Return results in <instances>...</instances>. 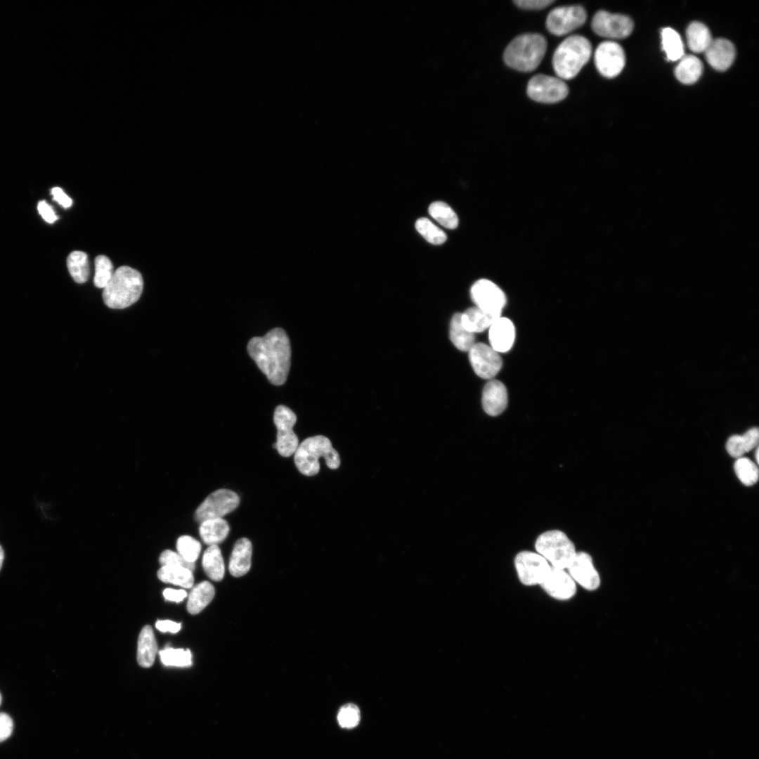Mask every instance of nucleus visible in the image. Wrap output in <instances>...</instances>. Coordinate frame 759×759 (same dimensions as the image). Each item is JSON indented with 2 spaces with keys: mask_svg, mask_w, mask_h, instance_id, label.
Returning <instances> with one entry per match:
<instances>
[{
  "mask_svg": "<svg viewBox=\"0 0 759 759\" xmlns=\"http://www.w3.org/2000/svg\"><path fill=\"white\" fill-rule=\"evenodd\" d=\"M247 351L271 384L279 386L285 382L290 368L291 347L283 329L276 327L263 337L252 338Z\"/></svg>",
  "mask_w": 759,
  "mask_h": 759,
  "instance_id": "nucleus-1",
  "label": "nucleus"
},
{
  "mask_svg": "<svg viewBox=\"0 0 759 759\" xmlns=\"http://www.w3.org/2000/svg\"><path fill=\"white\" fill-rule=\"evenodd\" d=\"M547 50L546 39L538 33H526L515 37L503 53L505 63L519 72L536 70Z\"/></svg>",
  "mask_w": 759,
  "mask_h": 759,
  "instance_id": "nucleus-2",
  "label": "nucleus"
},
{
  "mask_svg": "<svg viewBox=\"0 0 759 759\" xmlns=\"http://www.w3.org/2000/svg\"><path fill=\"white\" fill-rule=\"evenodd\" d=\"M143 288L141 274L129 266H121L115 271L112 278L103 288V301L109 308L114 309L129 307L139 299Z\"/></svg>",
  "mask_w": 759,
  "mask_h": 759,
  "instance_id": "nucleus-3",
  "label": "nucleus"
},
{
  "mask_svg": "<svg viewBox=\"0 0 759 759\" xmlns=\"http://www.w3.org/2000/svg\"><path fill=\"white\" fill-rule=\"evenodd\" d=\"M592 54V45L581 35H571L557 46L552 56V67L561 79L575 77L588 62Z\"/></svg>",
  "mask_w": 759,
  "mask_h": 759,
  "instance_id": "nucleus-4",
  "label": "nucleus"
},
{
  "mask_svg": "<svg viewBox=\"0 0 759 759\" xmlns=\"http://www.w3.org/2000/svg\"><path fill=\"white\" fill-rule=\"evenodd\" d=\"M294 460L297 469L304 475L311 476L320 470L318 460L323 457L327 466L335 469L340 465V458L330 439L322 435L306 438L299 444Z\"/></svg>",
  "mask_w": 759,
  "mask_h": 759,
  "instance_id": "nucleus-5",
  "label": "nucleus"
},
{
  "mask_svg": "<svg viewBox=\"0 0 759 759\" xmlns=\"http://www.w3.org/2000/svg\"><path fill=\"white\" fill-rule=\"evenodd\" d=\"M535 548L552 567L562 569H566L577 552L574 544L560 530L541 533L536 540Z\"/></svg>",
  "mask_w": 759,
  "mask_h": 759,
  "instance_id": "nucleus-6",
  "label": "nucleus"
},
{
  "mask_svg": "<svg viewBox=\"0 0 759 759\" xmlns=\"http://www.w3.org/2000/svg\"><path fill=\"white\" fill-rule=\"evenodd\" d=\"M240 503L236 493L229 489L221 488L210 493L195 510L194 518L197 522L222 518L233 511Z\"/></svg>",
  "mask_w": 759,
  "mask_h": 759,
  "instance_id": "nucleus-7",
  "label": "nucleus"
},
{
  "mask_svg": "<svg viewBox=\"0 0 759 759\" xmlns=\"http://www.w3.org/2000/svg\"><path fill=\"white\" fill-rule=\"evenodd\" d=\"M526 91L528 97L536 102L555 103L567 96L569 87L559 77L539 74L531 78Z\"/></svg>",
  "mask_w": 759,
  "mask_h": 759,
  "instance_id": "nucleus-8",
  "label": "nucleus"
},
{
  "mask_svg": "<svg viewBox=\"0 0 759 759\" xmlns=\"http://www.w3.org/2000/svg\"><path fill=\"white\" fill-rule=\"evenodd\" d=\"M273 421L277 428L276 450L281 456L290 457L299 446L298 437L293 431L297 416L288 407L279 405L274 411Z\"/></svg>",
  "mask_w": 759,
  "mask_h": 759,
  "instance_id": "nucleus-9",
  "label": "nucleus"
},
{
  "mask_svg": "<svg viewBox=\"0 0 759 759\" xmlns=\"http://www.w3.org/2000/svg\"><path fill=\"white\" fill-rule=\"evenodd\" d=\"M514 562L520 582L527 586L540 585L551 569L547 561L536 552L521 551Z\"/></svg>",
  "mask_w": 759,
  "mask_h": 759,
  "instance_id": "nucleus-10",
  "label": "nucleus"
},
{
  "mask_svg": "<svg viewBox=\"0 0 759 759\" xmlns=\"http://www.w3.org/2000/svg\"><path fill=\"white\" fill-rule=\"evenodd\" d=\"M587 13L581 6L557 7L547 15L546 27L557 36H563L579 28L586 21Z\"/></svg>",
  "mask_w": 759,
  "mask_h": 759,
  "instance_id": "nucleus-11",
  "label": "nucleus"
},
{
  "mask_svg": "<svg viewBox=\"0 0 759 759\" xmlns=\"http://www.w3.org/2000/svg\"><path fill=\"white\" fill-rule=\"evenodd\" d=\"M470 294L476 307L486 313L501 316L506 304V296L494 283L487 279L479 280L472 286Z\"/></svg>",
  "mask_w": 759,
  "mask_h": 759,
  "instance_id": "nucleus-12",
  "label": "nucleus"
},
{
  "mask_svg": "<svg viewBox=\"0 0 759 759\" xmlns=\"http://www.w3.org/2000/svg\"><path fill=\"white\" fill-rule=\"evenodd\" d=\"M591 27L594 32L599 36L609 39H622L630 34L633 29V22L624 15L599 11L592 18Z\"/></svg>",
  "mask_w": 759,
  "mask_h": 759,
  "instance_id": "nucleus-13",
  "label": "nucleus"
},
{
  "mask_svg": "<svg viewBox=\"0 0 759 759\" xmlns=\"http://www.w3.org/2000/svg\"><path fill=\"white\" fill-rule=\"evenodd\" d=\"M598 72L604 77L613 78L623 70L625 56L623 48L616 42L606 41L597 46L594 56Z\"/></svg>",
  "mask_w": 759,
  "mask_h": 759,
  "instance_id": "nucleus-14",
  "label": "nucleus"
},
{
  "mask_svg": "<svg viewBox=\"0 0 759 759\" xmlns=\"http://www.w3.org/2000/svg\"><path fill=\"white\" fill-rule=\"evenodd\" d=\"M468 353L474 372L483 379H492L501 369L502 358L490 345L475 343Z\"/></svg>",
  "mask_w": 759,
  "mask_h": 759,
  "instance_id": "nucleus-15",
  "label": "nucleus"
},
{
  "mask_svg": "<svg viewBox=\"0 0 759 759\" xmlns=\"http://www.w3.org/2000/svg\"><path fill=\"white\" fill-rule=\"evenodd\" d=\"M566 569L576 583L583 588L592 591L599 588L600 577L588 553L577 552Z\"/></svg>",
  "mask_w": 759,
  "mask_h": 759,
  "instance_id": "nucleus-16",
  "label": "nucleus"
},
{
  "mask_svg": "<svg viewBox=\"0 0 759 759\" xmlns=\"http://www.w3.org/2000/svg\"><path fill=\"white\" fill-rule=\"evenodd\" d=\"M544 591L557 600H569L576 593V583L565 569H551L540 584Z\"/></svg>",
  "mask_w": 759,
  "mask_h": 759,
  "instance_id": "nucleus-17",
  "label": "nucleus"
},
{
  "mask_svg": "<svg viewBox=\"0 0 759 759\" xmlns=\"http://www.w3.org/2000/svg\"><path fill=\"white\" fill-rule=\"evenodd\" d=\"M507 392L505 386L499 380L491 379L484 387L481 398L482 408L491 416L501 414L507 406Z\"/></svg>",
  "mask_w": 759,
  "mask_h": 759,
  "instance_id": "nucleus-18",
  "label": "nucleus"
},
{
  "mask_svg": "<svg viewBox=\"0 0 759 759\" xmlns=\"http://www.w3.org/2000/svg\"><path fill=\"white\" fill-rule=\"evenodd\" d=\"M514 339L515 327L507 318L500 316L488 328L490 346L499 353L510 351Z\"/></svg>",
  "mask_w": 759,
  "mask_h": 759,
  "instance_id": "nucleus-19",
  "label": "nucleus"
},
{
  "mask_svg": "<svg viewBox=\"0 0 759 759\" xmlns=\"http://www.w3.org/2000/svg\"><path fill=\"white\" fill-rule=\"evenodd\" d=\"M704 53L707 62L719 71L728 69L732 64L736 54L733 44L722 38L713 39Z\"/></svg>",
  "mask_w": 759,
  "mask_h": 759,
  "instance_id": "nucleus-20",
  "label": "nucleus"
},
{
  "mask_svg": "<svg viewBox=\"0 0 759 759\" xmlns=\"http://www.w3.org/2000/svg\"><path fill=\"white\" fill-rule=\"evenodd\" d=\"M252 554V543L248 538H242L235 542L228 563L229 572L233 576L240 577L249 571Z\"/></svg>",
  "mask_w": 759,
  "mask_h": 759,
  "instance_id": "nucleus-21",
  "label": "nucleus"
},
{
  "mask_svg": "<svg viewBox=\"0 0 759 759\" xmlns=\"http://www.w3.org/2000/svg\"><path fill=\"white\" fill-rule=\"evenodd\" d=\"M157 644L151 626H144L138 636L137 648V661L143 668H150L153 666L156 654Z\"/></svg>",
  "mask_w": 759,
  "mask_h": 759,
  "instance_id": "nucleus-22",
  "label": "nucleus"
},
{
  "mask_svg": "<svg viewBox=\"0 0 759 759\" xmlns=\"http://www.w3.org/2000/svg\"><path fill=\"white\" fill-rule=\"evenodd\" d=\"M500 316L484 311L476 306L467 309L460 315L462 325L472 333L482 332L488 329Z\"/></svg>",
  "mask_w": 759,
  "mask_h": 759,
  "instance_id": "nucleus-23",
  "label": "nucleus"
},
{
  "mask_svg": "<svg viewBox=\"0 0 759 759\" xmlns=\"http://www.w3.org/2000/svg\"><path fill=\"white\" fill-rule=\"evenodd\" d=\"M230 527L222 518L211 519L200 523L199 533L203 542L210 546L222 543L228 536Z\"/></svg>",
  "mask_w": 759,
  "mask_h": 759,
  "instance_id": "nucleus-24",
  "label": "nucleus"
},
{
  "mask_svg": "<svg viewBox=\"0 0 759 759\" xmlns=\"http://www.w3.org/2000/svg\"><path fill=\"white\" fill-rule=\"evenodd\" d=\"M758 429L753 427L743 435L729 437L726 443L727 451L733 458H741L758 446Z\"/></svg>",
  "mask_w": 759,
  "mask_h": 759,
  "instance_id": "nucleus-25",
  "label": "nucleus"
},
{
  "mask_svg": "<svg viewBox=\"0 0 759 759\" xmlns=\"http://www.w3.org/2000/svg\"><path fill=\"white\" fill-rule=\"evenodd\" d=\"M214 594V588L209 582L202 581L197 584L189 594L188 611L193 615L200 613L210 603Z\"/></svg>",
  "mask_w": 759,
  "mask_h": 759,
  "instance_id": "nucleus-26",
  "label": "nucleus"
},
{
  "mask_svg": "<svg viewBox=\"0 0 759 759\" xmlns=\"http://www.w3.org/2000/svg\"><path fill=\"white\" fill-rule=\"evenodd\" d=\"M202 565L207 576L214 581H220L225 573V565L220 548L216 545L209 546L204 552Z\"/></svg>",
  "mask_w": 759,
  "mask_h": 759,
  "instance_id": "nucleus-27",
  "label": "nucleus"
},
{
  "mask_svg": "<svg viewBox=\"0 0 759 759\" xmlns=\"http://www.w3.org/2000/svg\"><path fill=\"white\" fill-rule=\"evenodd\" d=\"M686 36L689 49L695 53L705 52L713 41L709 29L700 22L689 24Z\"/></svg>",
  "mask_w": 759,
  "mask_h": 759,
  "instance_id": "nucleus-28",
  "label": "nucleus"
},
{
  "mask_svg": "<svg viewBox=\"0 0 759 759\" xmlns=\"http://www.w3.org/2000/svg\"><path fill=\"white\" fill-rule=\"evenodd\" d=\"M702 71L701 61L693 55H687L680 59L675 70V74L680 82L692 84L699 79Z\"/></svg>",
  "mask_w": 759,
  "mask_h": 759,
  "instance_id": "nucleus-29",
  "label": "nucleus"
},
{
  "mask_svg": "<svg viewBox=\"0 0 759 759\" xmlns=\"http://www.w3.org/2000/svg\"><path fill=\"white\" fill-rule=\"evenodd\" d=\"M159 579L185 588H190L194 583L193 572L182 566H162L157 571Z\"/></svg>",
  "mask_w": 759,
  "mask_h": 759,
  "instance_id": "nucleus-30",
  "label": "nucleus"
},
{
  "mask_svg": "<svg viewBox=\"0 0 759 759\" xmlns=\"http://www.w3.org/2000/svg\"><path fill=\"white\" fill-rule=\"evenodd\" d=\"M461 313H455L450 324V339L454 346L462 351H469L475 342L474 333L467 331L461 324Z\"/></svg>",
  "mask_w": 759,
  "mask_h": 759,
  "instance_id": "nucleus-31",
  "label": "nucleus"
},
{
  "mask_svg": "<svg viewBox=\"0 0 759 759\" xmlns=\"http://www.w3.org/2000/svg\"><path fill=\"white\" fill-rule=\"evenodd\" d=\"M663 50L669 60L675 61L681 59L684 55V46L679 34L671 27H665L661 31Z\"/></svg>",
  "mask_w": 759,
  "mask_h": 759,
  "instance_id": "nucleus-32",
  "label": "nucleus"
},
{
  "mask_svg": "<svg viewBox=\"0 0 759 759\" xmlns=\"http://www.w3.org/2000/svg\"><path fill=\"white\" fill-rule=\"evenodd\" d=\"M69 272L77 283H85L89 276V265L87 254L81 251H74L67 259Z\"/></svg>",
  "mask_w": 759,
  "mask_h": 759,
  "instance_id": "nucleus-33",
  "label": "nucleus"
},
{
  "mask_svg": "<svg viewBox=\"0 0 759 759\" xmlns=\"http://www.w3.org/2000/svg\"><path fill=\"white\" fill-rule=\"evenodd\" d=\"M430 216L443 226L454 229L458 225V218L455 212L445 202L436 201L429 207Z\"/></svg>",
  "mask_w": 759,
  "mask_h": 759,
  "instance_id": "nucleus-34",
  "label": "nucleus"
},
{
  "mask_svg": "<svg viewBox=\"0 0 759 759\" xmlns=\"http://www.w3.org/2000/svg\"><path fill=\"white\" fill-rule=\"evenodd\" d=\"M162 663L167 666L188 667L192 665V654L190 651L183 649H174L167 647L160 651Z\"/></svg>",
  "mask_w": 759,
  "mask_h": 759,
  "instance_id": "nucleus-35",
  "label": "nucleus"
},
{
  "mask_svg": "<svg viewBox=\"0 0 759 759\" xmlns=\"http://www.w3.org/2000/svg\"><path fill=\"white\" fill-rule=\"evenodd\" d=\"M417 232L429 242L441 245L446 240V234L427 218H420L415 222Z\"/></svg>",
  "mask_w": 759,
  "mask_h": 759,
  "instance_id": "nucleus-36",
  "label": "nucleus"
},
{
  "mask_svg": "<svg viewBox=\"0 0 759 759\" xmlns=\"http://www.w3.org/2000/svg\"><path fill=\"white\" fill-rule=\"evenodd\" d=\"M734 471L740 481L748 486L755 484L758 479L757 465L747 458H737L734 463Z\"/></svg>",
  "mask_w": 759,
  "mask_h": 759,
  "instance_id": "nucleus-37",
  "label": "nucleus"
},
{
  "mask_svg": "<svg viewBox=\"0 0 759 759\" xmlns=\"http://www.w3.org/2000/svg\"><path fill=\"white\" fill-rule=\"evenodd\" d=\"M113 266L108 257L99 255L95 259V275L93 283L96 287L104 288L114 274Z\"/></svg>",
  "mask_w": 759,
  "mask_h": 759,
  "instance_id": "nucleus-38",
  "label": "nucleus"
},
{
  "mask_svg": "<svg viewBox=\"0 0 759 759\" xmlns=\"http://www.w3.org/2000/svg\"><path fill=\"white\" fill-rule=\"evenodd\" d=\"M176 550L186 561L195 563L200 555L201 544L190 536H181L176 541Z\"/></svg>",
  "mask_w": 759,
  "mask_h": 759,
  "instance_id": "nucleus-39",
  "label": "nucleus"
},
{
  "mask_svg": "<svg viewBox=\"0 0 759 759\" xmlns=\"http://www.w3.org/2000/svg\"><path fill=\"white\" fill-rule=\"evenodd\" d=\"M337 720L339 725L344 728L351 729L356 727L360 721L358 708L353 703L343 706L338 712Z\"/></svg>",
  "mask_w": 759,
  "mask_h": 759,
  "instance_id": "nucleus-40",
  "label": "nucleus"
},
{
  "mask_svg": "<svg viewBox=\"0 0 759 759\" xmlns=\"http://www.w3.org/2000/svg\"><path fill=\"white\" fill-rule=\"evenodd\" d=\"M160 564L162 566H175L185 567L192 572L195 570V564L183 559L179 553L170 550L163 551L159 557Z\"/></svg>",
  "mask_w": 759,
  "mask_h": 759,
  "instance_id": "nucleus-41",
  "label": "nucleus"
},
{
  "mask_svg": "<svg viewBox=\"0 0 759 759\" xmlns=\"http://www.w3.org/2000/svg\"><path fill=\"white\" fill-rule=\"evenodd\" d=\"M554 1V0H515L514 3L523 9L539 10L549 6Z\"/></svg>",
  "mask_w": 759,
  "mask_h": 759,
  "instance_id": "nucleus-42",
  "label": "nucleus"
},
{
  "mask_svg": "<svg viewBox=\"0 0 759 759\" xmlns=\"http://www.w3.org/2000/svg\"><path fill=\"white\" fill-rule=\"evenodd\" d=\"M13 722L6 713H0V742L7 739L12 734Z\"/></svg>",
  "mask_w": 759,
  "mask_h": 759,
  "instance_id": "nucleus-43",
  "label": "nucleus"
},
{
  "mask_svg": "<svg viewBox=\"0 0 759 759\" xmlns=\"http://www.w3.org/2000/svg\"><path fill=\"white\" fill-rule=\"evenodd\" d=\"M38 211L42 218L48 223H52L58 219L52 207L46 202L40 201L38 203Z\"/></svg>",
  "mask_w": 759,
  "mask_h": 759,
  "instance_id": "nucleus-44",
  "label": "nucleus"
},
{
  "mask_svg": "<svg viewBox=\"0 0 759 759\" xmlns=\"http://www.w3.org/2000/svg\"><path fill=\"white\" fill-rule=\"evenodd\" d=\"M155 626L161 632L176 633L181 630V624L169 620H160L156 622Z\"/></svg>",
  "mask_w": 759,
  "mask_h": 759,
  "instance_id": "nucleus-45",
  "label": "nucleus"
},
{
  "mask_svg": "<svg viewBox=\"0 0 759 759\" xmlns=\"http://www.w3.org/2000/svg\"><path fill=\"white\" fill-rule=\"evenodd\" d=\"M51 194L54 200H56L63 207L68 208L72 205V199L68 197L60 188H53L51 190Z\"/></svg>",
  "mask_w": 759,
  "mask_h": 759,
  "instance_id": "nucleus-46",
  "label": "nucleus"
},
{
  "mask_svg": "<svg viewBox=\"0 0 759 759\" xmlns=\"http://www.w3.org/2000/svg\"><path fill=\"white\" fill-rule=\"evenodd\" d=\"M163 596L167 600L179 602L187 597V592L182 589L166 588L163 591Z\"/></svg>",
  "mask_w": 759,
  "mask_h": 759,
  "instance_id": "nucleus-47",
  "label": "nucleus"
},
{
  "mask_svg": "<svg viewBox=\"0 0 759 759\" xmlns=\"http://www.w3.org/2000/svg\"><path fill=\"white\" fill-rule=\"evenodd\" d=\"M4 557H5L4 550L3 547H2V546L0 545V570H1V569L2 567V565H3V562H4Z\"/></svg>",
  "mask_w": 759,
  "mask_h": 759,
  "instance_id": "nucleus-48",
  "label": "nucleus"
},
{
  "mask_svg": "<svg viewBox=\"0 0 759 759\" xmlns=\"http://www.w3.org/2000/svg\"><path fill=\"white\" fill-rule=\"evenodd\" d=\"M758 451H759V450H758V448H756V451H755V459H756V462H758V460H758V455H759Z\"/></svg>",
  "mask_w": 759,
  "mask_h": 759,
  "instance_id": "nucleus-49",
  "label": "nucleus"
},
{
  "mask_svg": "<svg viewBox=\"0 0 759 759\" xmlns=\"http://www.w3.org/2000/svg\"><path fill=\"white\" fill-rule=\"evenodd\" d=\"M1 701H2V697H1V694L0 693V706H1Z\"/></svg>",
  "mask_w": 759,
  "mask_h": 759,
  "instance_id": "nucleus-50",
  "label": "nucleus"
}]
</instances>
